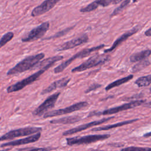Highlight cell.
<instances>
[{
  "label": "cell",
  "mask_w": 151,
  "mask_h": 151,
  "mask_svg": "<svg viewBox=\"0 0 151 151\" xmlns=\"http://www.w3.org/2000/svg\"><path fill=\"white\" fill-rule=\"evenodd\" d=\"M45 57L43 52L29 55L18 62L6 73L7 76H13L24 73L32 68Z\"/></svg>",
  "instance_id": "1"
},
{
  "label": "cell",
  "mask_w": 151,
  "mask_h": 151,
  "mask_svg": "<svg viewBox=\"0 0 151 151\" xmlns=\"http://www.w3.org/2000/svg\"><path fill=\"white\" fill-rule=\"evenodd\" d=\"M104 47H105L104 44H100V45H97V46H95V47H91V48H84V49L81 50V51L77 52L74 55L71 56L70 58H69L68 59L65 60V61L61 63L58 66L55 67L54 68V73L55 74H58V73H61L70 64H71L76 59L83 58L86 57L88 56L90 54H91L93 52L97 51L103 48Z\"/></svg>",
  "instance_id": "2"
},
{
  "label": "cell",
  "mask_w": 151,
  "mask_h": 151,
  "mask_svg": "<svg viewBox=\"0 0 151 151\" xmlns=\"http://www.w3.org/2000/svg\"><path fill=\"white\" fill-rule=\"evenodd\" d=\"M110 60V56L109 55H99L95 54L89 57L85 61L82 63L78 66H77L71 69V72L75 73L77 72L84 71L86 70L101 65L108 62Z\"/></svg>",
  "instance_id": "3"
},
{
  "label": "cell",
  "mask_w": 151,
  "mask_h": 151,
  "mask_svg": "<svg viewBox=\"0 0 151 151\" xmlns=\"http://www.w3.org/2000/svg\"><path fill=\"white\" fill-rule=\"evenodd\" d=\"M146 102V100H134L132 101L129 103H126L124 104H123L120 106H116L114 107L110 108L103 111H92L89 113V114L87 116V117H90L92 116H106V115H110L113 114H116L117 113L123 111L124 110H129L133 108H134L136 107H138L139 106H141L142 104H144Z\"/></svg>",
  "instance_id": "4"
},
{
  "label": "cell",
  "mask_w": 151,
  "mask_h": 151,
  "mask_svg": "<svg viewBox=\"0 0 151 151\" xmlns=\"http://www.w3.org/2000/svg\"><path fill=\"white\" fill-rule=\"evenodd\" d=\"M42 127L35 126H27L9 130L0 137V142L14 139L19 137L27 136L38 132H41Z\"/></svg>",
  "instance_id": "5"
},
{
  "label": "cell",
  "mask_w": 151,
  "mask_h": 151,
  "mask_svg": "<svg viewBox=\"0 0 151 151\" xmlns=\"http://www.w3.org/2000/svg\"><path fill=\"white\" fill-rule=\"evenodd\" d=\"M110 137L109 134H90L83 136H76L73 137H67L65 139L67 145L71 146L73 145H88L98 141L106 140Z\"/></svg>",
  "instance_id": "6"
},
{
  "label": "cell",
  "mask_w": 151,
  "mask_h": 151,
  "mask_svg": "<svg viewBox=\"0 0 151 151\" xmlns=\"http://www.w3.org/2000/svg\"><path fill=\"white\" fill-rule=\"evenodd\" d=\"M47 71L45 69H40L34 74L29 76L28 77L17 81V83L8 86L6 88V91L8 93H11L16 91H18L21 90L26 86L33 83L35 81H37L40 77L45 71Z\"/></svg>",
  "instance_id": "7"
},
{
  "label": "cell",
  "mask_w": 151,
  "mask_h": 151,
  "mask_svg": "<svg viewBox=\"0 0 151 151\" xmlns=\"http://www.w3.org/2000/svg\"><path fill=\"white\" fill-rule=\"evenodd\" d=\"M88 106V103L87 101H80L63 109L48 111L47 112L44 114L43 118L47 119L50 117H56L58 116L66 114L68 113H71L76 111H78L81 109H83L84 108L87 107Z\"/></svg>",
  "instance_id": "8"
},
{
  "label": "cell",
  "mask_w": 151,
  "mask_h": 151,
  "mask_svg": "<svg viewBox=\"0 0 151 151\" xmlns=\"http://www.w3.org/2000/svg\"><path fill=\"white\" fill-rule=\"evenodd\" d=\"M50 28V23L48 21L44 22L37 27L32 29L21 41L23 42H29L38 40L41 38L47 32Z\"/></svg>",
  "instance_id": "9"
},
{
  "label": "cell",
  "mask_w": 151,
  "mask_h": 151,
  "mask_svg": "<svg viewBox=\"0 0 151 151\" xmlns=\"http://www.w3.org/2000/svg\"><path fill=\"white\" fill-rule=\"evenodd\" d=\"M60 94L61 92L58 91L49 96L37 108H36L32 111V115L34 116H41L49 110L54 108Z\"/></svg>",
  "instance_id": "10"
},
{
  "label": "cell",
  "mask_w": 151,
  "mask_h": 151,
  "mask_svg": "<svg viewBox=\"0 0 151 151\" xmlns=\"http://www.w3.org/2000/svg\"><path fill=\"white\" fill-rule=\"evenodd\" d=\"M113 118H114V116H111V117H106V118H103V119H100V120H94V121H92L91 122L87 123L81 124V125L78 126L76 127L71 128V129H70L67 130H65V132H64L63 133V136H70V135L76 134L78 132H81L83 130H86L87 129H89L90 127H92L103 124L105 122H107Z\"/></svg>",
  "instance_id": "11"
},
{
  "label": "cell",
  "mask_w": 151,
  "mask_h": 151,
  "mask_svg": "<svg viewBox=\"0 0 151 151\" xmlns=\"http://www.w3.org/2000/svg\"><path fill=\"white\" fill-rule=\"evenodd\" d=\"M88 41V36L87 34H83L79 37L71 39V40L67 41L64 43L62 44L57 47L56 50L57 51H65L74 48L76 47L80 46L82 44H86Z\"/></svg>",
  "instance_id": "12"
},
{
  "label": "cell",
  "mask_w": 151,
  "mask_h": 151,
  "mask_svg": "<svg viewBox=\"0 0 151 151\" xmlns=\"http://www.w3.org/2000/svg\"><path fill=\"white\" fill-rule=\"evenodd\" d=\"M41 136V132H38L22 139L2 143L0 145V147H14V146H18L34 143L37 142L40 139Z\"/></svg>",
  "instance_id": "13"
},
{
  "label": "cell",
  "mask_w": 151,
  "mask_h": 151,
  "mask_svg": "<svg viewBox=\"0 0 151 151\" xmlns=\"http://www.w3.org/2000/svg\"><path fill=\"white\" fill-rule=\"evenodd\" d=\"M61 0H45L41 4L35 7L31 14L32 17H36L47 12Z\"/></svg>",
  "instance_id": "14"
},
{
  "label": "cell",
  "mask_w": 151,
  "mask_h": 151,
  "mask_svg": "<svg viewBox=\"0 0 151 151\" xmlns=\"http://www.w3.org/2000/svg\"><path fill=\"white\" fill-rule=\"evenodd\" d=\"M139 26H136V27H133V28H132L131 29L124 32L123 34H122L121 36H120L119 38H117L115 40V41L113 42V45L109 48L104 50V53H107V52H111L112 51H113L116 47H117L120 44H121L122 42H123L126 40H127L130 36H132V35L136 33L139 31Z\"/></svg>",
  "instance_id": "15"
},
{
  "label": "cell",
  "mask_w": 151,
  "mask_h": 151,
  "mask_svg": "<svg viewBox=\"0 0 151 151\" xmlns=\"http://www.w3.org/2000/svg\"><path fill=\"white\" fill-rule=\"evenodd\" d=\"M71 78L68 76H66L63 77L59 80H57L53 83H52L50 85H49L47 87L44 88L41 92V95H44L45 94L50 93L57 88H63L65 87L68 83L70 81Z\"/></svg>",
  "instance_id": "16"
},
{
  "label": "cell",
  "mask_w": 151,
  "mask_h": 151,
  "mask_svg": "<svg viewBox=\"0 0 151 151\" xmlns=\"http://www.w3.org/2000/svg\"><path fill=\"white\" fill-rule=\"evenodd\" d=\"M120 0H96L91 3L89 4L85 7H83L80 9V12L82 13L89 12L96 9L99 6H101L103 7L110 5L113 2H116V4L120 1Z\"/></svg>",
  "instance_id": "17"
},
{
  "label": "cell",
  "mask_w": 151,
  "mask_h": 151,
  "mask_svg": "<svg viewBox=\"0 0 151 151\" xmlns=\"http://www.w3.org/2000/svg\"><path fill=\"white\" fill-rule=\"evenodd\" d=\"M64 58L63 55H55L51 57L45 58L43 60H41L33 68L35 69H45L47 70L48 68L51 67L55 63L58 61L62 60Z\"/></svg>",
  "instance_id": "18"
},
{
  "label": "cell",
  "mask_w": 151,
  "mask_h": 151,
  "mask_svg": "<svg viewBox=\"0 0 151 151\" xmlns=\"http://www.w3.org/2000/svg\"><path fill=\"white\" fill-rule=\"evenodd\" d=\"M82 119V117L79 115H74L70 116L67 117H61L60 119H52L50 121L51 124H73L78 122H80Z\"/></svg>",
  "instance_id": "19"
},
{
  "label": "cell",
  "mask_w": 151,
  "mask_h": 151,
  "mask_svg": "<svg viewBox=\"0 0 151 151\" xmlns=\"http://www.w3.org/2000/svg\"><path fill=\"white\" fill-rule=\"evenodd\" d=\"M139 119H131V120H125V121H122L113 124H110V125H106V126H100L98 127H94L91 130L92 132H99V131H103V130H110L114 128H116V127H121L126 124H131L133 123L136 121L139 120Z\"/></svg>",
  "instance_id": "20"
},
{
  "label": "cell",
  "mask_w": 151,
  "mask_h": 151,
  "mask_svg": "<svg viewBox=\"0 0 151 151\" xmlns=\"http://www.w3.org/2000/svg\"><path fill=\"white\" fill-rule=\"evenodd\" d=\"M151 54V50H145L141 51L135 52L130 55L129 60L131 62H137L146 59Z\"/></svg>",
  "instance_id": "21"
},
{
  "label": "cell",
  "mask_w": 151,
  "mask_h": 151,
  "mask_svg": "<svg viewBox=\"0 0 151 151\" xmlns=\"http://www.w3.org/2000/svg\"><path fill=\"white\" fill-rule=\"evenodd\" d=\"M133 78V76L132 74H130L127 76H126L124 77L119 78L118 80H115L114 81L109 84L106 87H105V90L106 91H109L110 90H111L113 88L120 86V85L124 84L128 81H129L130 80H132Z\"/></svg>",
  "instance_id": "22"
},
{
  "label": "cell",
  "mask_w": 151,
  "mask_h": 151,
  "mask_svg": "<svg viewBox=\"0 0 151 151\" xmlns=\"http://www.w3.org/2000/svg\"><path fill=\"white\" fill-rule=\"evenodd\" d=\"M134 84H136L139 87H143L149 86L151 84V75L139 77L135 80Z\"/></svg>",
  "instance_id": "23"
},
{
  "label": "cell",
  "mask_w": 151,
  "mask_h": 151,
  "mask_svg": "<svg viewBox=\"0 0 151 151\" xmlns=\"http://www.w3.org/2000/svg\"><path fill=\"white\" fill-rule=\"evenodd\" d=\"M150 64V62L149 60H143L142 61H139L136 64H135L132 68V71L133 73H136L139 72L144 68H146Z\"/></svg>",
  "instance_id": "24"
},
{
  "label": "cell",
  "mask_w": 151,
  "mask_h": 151,
  "mask_svg": "<svg viewBox=\"0 0 151 151\" xmlns=\"http://www.w3.org/2000/svg\"><path fill=\"white\" fill-rule=\"evenodd\" d=\"M76 25H74V26H71V27H67L61 31H60L57 32H56L55 34L50 36V37H47V38H42V40H52V39H55V38H60L65 35H66L67 33H68V32H70L71 30H72L74 27H75Z\"/></svg>",
  "instance_id": "25"
},
{
  "label": "cell",
  "mask_w": 151,
  "mask_h": 151,
  "mask_svg": "<svg viewBox=\"0 0 151 151\" xmlns=\"http://www.w3.org/2000/svg\"><path fill=\"white\" fill-rule=\"evenodd\" d=\"M14 34L11 31L7 32L5 34H4L0 39V47H2L14 38Z\"/></svg>",
  "instance_id": "26"
},
{
  "label": "cell",
  "mask_w": 151,
  "mask_h": 151,
  "mask_svg": "<svg viewBox=\"0 0 151 151\" xmlns=\"http://www.w3.org/2000/svg\"><path fill=\"white\" fill-rule=\"evenodd\" d=\"M129 2H130V0H124L121 3V4L113 11V12L110 16L114 17V16L117 15V14H120L127 6V5L129 4Z\"/></svg>",
  "instance_id": "27"
},
{
  "label": "cell",
  "mask_w": 151,
  "mask_h": 151,
  "mask_svg": "<svg viewBox=\"0 0 151 151\" xmlns=\"http://www.w3.org/2000/svg\"><path fill=\"white\" fill-rule=\"evenodd\" d=\"M102 86L101 84H98V83H93L91 85H90L84 91V93L86 94H87L92 91H94V90H96L97 89H98L99 88H100Z\"/></svg>",
  "instance_id": "28"
},
{
  "label": "cell",
  "mask_w": 151,
  "mask_h": 151,
  "mask_svg": "<svg viewBox=\"0 0 151 151\" xmlns=\"http://www.w3.org/2000/svg\"><path fill=\"white\" fill-rule=\"evenodd\" d=\"M147 148L146 147H139L135 146H130L126 148H123L122 150H130V151H136V150H147Z\"/></svg>",
  "instance_id": "29"
},
{
  "label": "cell",
  "mask_w": 151,
  "mask_h": 151,
  "mask_svg": "<svg viewBox=\"0 0 151 151\" xmlns=\"http://www.w3.org/2000/svg\"><path fill=\"white\" fill-rule=\"evenodd\" d=\"M17 150H50L48 148H40V147H26V148H21Z\"/></svg>",
  "instance_id": "30"
},
{
  "label": "cell",
  "mask_w": 151,
  "mask_h": 151,
  "mask_svg": "<svg viewBox=\"0 0 151 151\" xmlns=\"http://www.w3.org/2000/svg\"><path fill=\"white\" fill-rule=\"evenodd\" d=\"M145 35L147 37H151V27L145 31Z\"/></svg>",
  "instance_id": "31"
},
{
  "label": "cell",
  "mask_w": 151,
  "mask_h": 151,
  "mask_svg": "<svg viewBox=\"0 0 151 151\" xmlns=\"http://www.w3.org/2000/svg\"><path fill=\"white\" fill-rule=\"evenodd\" d=\"M144 106L145 107H146L147 108H151V101L147 102V103H145L144 104Z\"/></svg>",
  "instance_id": "32"
},
{
  "label": "cell",
  "mask_w": 151,
  "mask_h": 151,
  "mask_svg": "<svg viewBox=\"0 0 151 151\" xmlns=\"http://www.w3.org/2000/svg\"><path fill=\"white\" fill-rule=\"evenodd\" d=\"M143 137H151V132H149V133H147L143 135Z\"/></svg>",
  "instance_id": "33"
},
{
  "label": "cell",
  "mask_w": 151,
  "mask_h": 151,
  "mask_svg": "<svg viewBox=\"0 0 151 151\" xmlns=\"http://www.w3.org/2000/svg\"><path fill=\"white\" fill-rule=\"evenodd\" d=\"M138 0H133V2H136V1H137Z\"/></svg>",
  "instance_id": "34"
},
{
  "label": "cell",
  "mask_w": 151,
  "mask_h": 151,
  "mask_svg": "<svg viewBox=\"0 0 151 151\" xmlns=\"http://www.w3.org/2000/svg\"><path fill=\"white\" fill-rule=\"evenodd\" d=\"M150 92H151V87H150Z\"/></svg>",
  "instance_id": "35"
},
{
  "label": "cell",
  "mask_w": 151,
  "mask_h": 151,
  "mask_svg": "<svg viewBox=\"0 0 151 151\" xmlns=\"http://www.w3.org/2000/svg\"><path fill=\"white\" fill-rule=\"evenodd\" d=\"M1 120V117H0V120Z\"/></svg>",
  "instance_id": "36"
},
{
  "label": "cell",
  "mask_w": 151,
  "mask_h": 151,
  "mask_svg": "<svg viewBox=\"0 0 151 151\" xmlns=\"http://www.w3.org/2000/svg\"><path fill=\"white\" fill-rule=\"evenodd\" d=\"M0 48H1V47H0Z\"/></svg>",
  "instance_id": "37"
}]
</instances>
